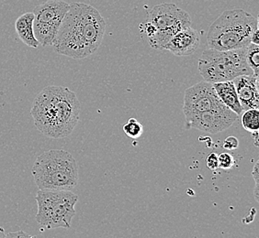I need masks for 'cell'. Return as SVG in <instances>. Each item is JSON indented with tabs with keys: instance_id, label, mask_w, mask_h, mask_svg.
<instances>
[{
	"instance_id": "obj_22",
	"label": "cell",
	"mask_w": 259,
	"mask_h": 238,
	"mask_svg": "<svg viewBox=\"0 0 259 238\" xmlns=\"http://www.w3.org/2000/svg\"><path fill=\"white\" fill-rule=\"evenodd\" d=\"M251 43H254V44H259V30L256 29L253 32V34L251 36Z\"/></svg>"
},
{
	"instance_id": "obj_18",
	"label": "cell",
	"mask_w": 259,
	"mask_h": 238,
	"mask_svg": "<svg viewBox=\"0 0 259 238\" xmlns=\"http://www.w3.org/2000/svg\"><path fill=\"white\" fill-rule=\"evenodd\" d=\"M206 165L210 170L215 171L219 169V159L216 153H210L206 159Z\"/></svg>"
},
{
	"instance_id": "obj_10",
	"label": "cell",
	"mask_w": 259,
	"mask_h": 238,
	"mask_svg": "<svg viewBox=\"0 0 259 238\" xmlns=\"http://www.w3.org/2000/svg\"><path fill=\"white\" fill-rule=\"evenodd\" d=\"M199 34L197 30L188 27L180 30L164 45L162 50H169L176 56H189L198 50L199 45Z\"/></svg>"
},
{
	"instance_id": "obj_15",
	"label": "cell",
	"mask_w": 259,
	"mask_h": 238,
	"mask_svg": "<svg viewBox=\"0 0 259 238\" xmlns=\"http://www.w3.org/2000/svg\"><path fill=\"white\" fill-rule=\"evenodd\" d=\"M246 62L253 71L254 76L258 77L259 69V46L249 43L246 47Z\"/></svg>"
},
{
	"instance_id": "obj_14",
	"label": "cell",
	"mask_w": 259,
	"mask_h": 238,
	"mask_svg": "<svg viewBox=\"0 0 259 238\" xmlns=\"http://www.w3.org/2000/svg\"><path fill=\"white\" fill-rule=\"evenodd\" d=\"M241 115H242V126L246 131L253 132L255 130H258V109L245 110Z\"/></svg>"
},
{
	"instance_id": "obj_4",
	"label": "cell",
	"mask_w": 259,
	"mask_h": 238,
	"mask_svg": "<svg viewBox=\"0 0 259 238\" xmlns=\"http://www.w3.org/2000/svg\"><path fill=\"white\" fill-rule=\"evenodd\" d=\"M31 173L39 190L72 191L79 181L76 160L63 149H51L40 154Z\"/></svg>"
},
{
	"instance_id": "obj_8",
	"label": "cell",
	"mask_w": 259,
	"mask_h": 238,
	"mask_svg": "<svg viewBox=\"0 0 259 238\" xmlns=\"http://www.w3.org/2000/svg\"><path fill=\"white\" fill-rule=\"evenodd\" d=\"M147 21L156 29L155 34L147 40L150 46L155 50H162L177 32L191 26L190 14L173 3L154 7L148 12Z\"/></svg>"
},
{
	"instance_id": "obj_5",
	"label": "cell",
	"mask_w": 259,
	"mask_h": 238,
	"mask_svg": "<svg viewBox=\"0 0 259 238\" xmlns=\"http://www.w3.org/2000/svg\"><path fill=\"white\" fill-rule=\"evenodd\" d=\"M256 29L257 19L248 12L244 10H226L209 27L208 48L218 50L246 48Z\"/></svg>"
},
{
	"instance_id": "obj_9",
	"label": "cell",
	"mask_w": 259,
	"mask_h": 238,
	"mask_svg": "<svg viewBox=\"0 0 259 238\" xmlns=\"http://www.w3.org/2000/svg\"><path fill=\"white\" fill-rule=\"evenodd\" d=\"M69 4L62 0H48L35 7L33 30L35 38L41 46H53Z\"/></svg>"
},
{
	"instance_id": "obj_2",
	"label": "cell",
	"mask_w": 259,
	"mask_h": 238,
	"mask_svg": "<svg viewBox=\"0 0 259 238\" xmlns=\"http://www.w3.org/2000/svg\"><path fill=\"white\" fill-rule=\"evenodd\" d=\"M30 114L41 134L51 139H64L78 124L79 100L67 87L49 85L35 97Z\"/></svg>"
},
{
	"instance_id": "obj_7",
	"label": "cell",
	"mask_w": 259,
	"mask_h": 238,
	"mask_svg": "<svg viewBox=\"0 0 259 238\" xmlns=\"http://www.w3.org/2000/svg\"><path fill=\"white\" fill-rule=\"evenodd\" d=\"M35 200L38 205L36 221L41 230L70 228L78 201L76 194L71 191L39 190Z\"/></svg>"
},
{
	"instance_id": "obj_20",
	"label": "cell",
	"mask_w": 259,
	"mask_h": 238,
	"mask_svg": "<svg viewBox=\"0 0 259 238\" xmlns=\"http://www.w3.org/2000/svg\"><path fill=\"white\" fill-rule=\"evenodd\" d=\"M259 162L257 161L254 166V169L252 170V177L254 178V183H255V187H254V198L256 200V202H258V180H259V171H258Z\"/></svg>"
},
{
	"instance_id": "obj_13",
	"label": "cell",
	"mask_w": 259,
	"mask_h": 238,
	"mask_svg": "<svg viewBox=\"0 0 259 238\" xmlns=\"http://www.w3.org/2000/svg\"><path fill=\"white\" fill-rule=\"evenodd\" d=\"M33 12H27L20 16L15 22V29L18 36L23 43L30 48L37 49L39 47V41L35 38L33 30Z\"/></svg>"
},
{
	"instance_id": "obj_17",
	"label": "cell",
	"mask_w": 259,
	"mask_h": 238,
	"mask_svg": "<svg viewBox=\"0 0 259 238\" xmlns=\"http://www.w3.org/2000/svg\"><path fill=\"white\" fill-rule=\"evenodd\" d=\"M219 169H231L235 165L234 156L230 153H222L218 156Z\"/></svg>"
},
{
	"instance_id": "obj_16",
	"label": "cell",
	"mask_w": 259,
	"mask_h": 238,
	"mask_svg": "<svg viewBox=\"0 0 259 238\" xmlns=\"http://www.w3.org/2000/svg\"><path fill=\"white\" fill-rule=\"evenodd\" d=\"M122 129H123L125 135L127 137L134 139L140 138L142 134H143V132H144L143 125L141 124L139 121L135 118L129 119L125 123Z\"/></svg>"
},
{
	"instance_id": "obj_12",
	"label": "cell",
	"mask_w": 259,
	"mask_h": 238,
	"mask_svg": "<svg viewBox=\"0 0 259 238\" xmlns=\"http://www.w3.org/2000/svg\"><path fill=\"white\" fill-rule=\"evenodd\" d=\"M216 94H218L220 99L235 114L241 115L244 112L242 105L240 104L236 89L233 81H226L221 83L212 84Z\"/></svg>"
},
{
	"instance_id": "obj_24",
	"label": "cell",
	"mask_w": 259,
	"mask_h": 238,
	"mask_svg": "<svg viewBox=\"0 0 259 238\" xmlns=\"http://www.w3.org/2000/svg\"><path fill=\"white\" fill-rule=\"evenodd\" d=\"M6 237L5 230L0 226V238Z\"/></svg>"
},
{
	"instance_id": "obj_23",
	"label": "cell",
	"mask_w": 259,
	"mask_h": 238,
	"mask_svg": "<svg viewBox=\"0 0 259 238\" xmlns=\"http://www.w3.org/2000/svg\"><path fill=\"white\" fill-rule=\"evenodd\" d=\"M251 134H252V138L254 139V146H258V130H255V131H253V132H251Z\"/></svg>"
},
{
	"instance_id": "obj_6",
	"label": "cell",
	"mask_w": 259,
	"mask_h": 238,
	"mask_svg": "<svg viewBox=\"0 0 259 238\" xmlns=\"http://www.w3.org/2000/svg\"><path fill=\"white\" fill-rule=\"evenodd\" d=\"M199 74L210 84L233 81L241 75H253L246 62V48L231 50H205L199 60Z\"/></svg>"
},
{
	"instance_id": "obj_1",
	"label": "cell",
	"mask_w": 259,
	"mask_h": 238,
	"mask_svg": "<svg viewBox=\"0 0 259 238\" xmlns=\"http://www.w3.org/2000/svg\"><path fill=\"white\" fill-rule=\"evenodd\" d=\"M105 30L104 18L93 6L71 3L53 46L57 53L85 59L100 48Z\"/></svg>"
},
{
	"instance_id": "obj_3",
	"label": "cell",
	"mask_w": 259,
	"mask_h": 238,
	"mask_svg": "<svg viewBox=\"0 0 259 238\" xmlns=\"http://www.w3.org/2000/svg\"><path fill=\"white\" fill-rule=\"evenodd\" d=\"M183 113L187 129L209 134L225 131L239 118L220 99L212 84L206 81L186 90Z\"/></svg>"
},
{
	"instance_id": "obj_11",
	"label": "cell",
	"mask_w": 259,
	"mask_h": 238,
	"mask_svg": "<svg viewBox=\"0 0 259 238\" xmlns=\"http://www.w3.org/2000/svg\"><path fill=\"white\" fill-rule=\"evenodd\" d=\"M237 96L244 111L258 109V77L253 75H241L233 80Z\"/></svg>"
},
{
	"instance_id": "obj_21",
	"label": "cell",
	"mask_w": 259,
	"mask_h": 238,
	"mask_svg": "<svg viewBox=\"0 0 259 238\" xmlns=\"http://www.w3.org/2000/svg\"><path fill=\"white\" fill-rule=\"evenodd\" d=\"M6 237H32V235L26 233L24 231H18L16 233H6Z\"/></svg>"
},
{
	"instance_id": "obj_19",
	"label": "cell",
	"mask_w": 259,
	"mask_h": 238,
	"mask_svg": "<svg viewBox=\"0 0 259 238\" xmlns=\"http://www.w3.org/2000/svg\"><path fill=\"white\" fill-rule=\"evenodd\" d=\"M238 146H239V140L234 136H230L228 138H226L223 143L224 149H227V150L236 149L238 148Z\"/></svg>"
}]
</instances>
